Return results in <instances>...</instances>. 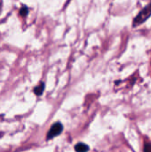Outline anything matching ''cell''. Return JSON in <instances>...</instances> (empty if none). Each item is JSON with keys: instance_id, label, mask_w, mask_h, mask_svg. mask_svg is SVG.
Listing matches in <instances>:
<instances>
[{"instance_id": "obj_1", "label": "cell", "mask_w": 151, "mask_h": 152, "mask_svg": "<svg viewBox=\"0 0 151 152\" xmlns=\"http://www.w3.org/2000/svg\"><path fill=\"white\" fill-rule=\"evenodd\" d=\"M151 17V1L144 6L138 13L137 15L133 18V27L136 28L140 25H142L145 23Z\"/></svg>"}, {"instance_id": "obj_2", "label": "cell", "mask_w": 151, "mask_h": 152, "mask_svg": "<svg viewBox=\"0 0 151 152\" xmlns=\"http://www.w3.org/2000/svg\"><path fill=\"white\" fill-rule=\"evenodd\" d=\"M62 129H63V127H62V125L61 123H54L48 131L47 140L53 139V138L58 136L59 134H61V133L62 132Z\"/></svg>"}, {"instance_id": "obj_3", "label": "cell", "mask_w": 151, "mask_h": 152, "mask_svg": "<svg viewBox=\"0 0 151 152\" xmlns=\"http://www.w3.org/2000/svg\"><path fill=\"white\" fill-rule=\"evenodd\" d=\"M75 150L77 152H87L89 151V147H88V145L80 142V143H77L76 145Z\"/></svg>"}, {"instance_id": "obj_4", "label": "cell", "mask_w": 151, "mask_h": 152, "mask_svg": "<svg viewBox=\"0 0 151 152\" xmlns=\"http://www.w3.org/2000/svg\"><path fill=\"white\" fill-rule=\"evenodd\" d=\"M44 90V83H40L39 86H37L35 87L34 93H35L36 95H41V94H43Z\"/></svg>"}, {"instance_id": "obj_5", "label": "cell", "mask_w": 151, "mask_h": 152, "mask_svg": "<svg viewBox=\"0 0 151 152\" xmlns=\"http://www.w3.org/2000/svg\"><path fill=\"white\" fill-rule=\"evenodd\" d=\"M28 13V8L27 7V6H22L20 9V16H22V17H25V16H27V14Z\"/></svg>"}, {"instance_id": "obj_6", "label": "cell", "mask_w": 151, "mask_h": 152, "mask_svg": "<svg viewBox=\"0 0 151 152\" xmlns=\"http://www.w3.org/2000/svg\"><path fill=\"white\" fill-rule=\"evenodd\" d=\"M143 152H151V143H145Z\"/></svg>"}]
</instances>
